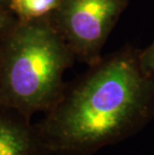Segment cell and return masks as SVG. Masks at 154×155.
Instances as JSON below:
<instances>
[{"instance_id": "7", "label": "cell", "mask_w": 154, "mask_h": 155, "mask_svg": "<svg viewBox=\"0 0 154 155\" xmlns=\"http://www.w3.org/2000/svg\"><path fill=\"white\" fill-rule=\"evenodd\" d=\"M14 15V13L6 10L5 8H0V34L7 30L17 20V17Z\"/></svg>"}, {"instance_id": "8", "label": "cell", "mask_w": 154, "mask_h": 155, "mask_svg": "<svg viewBox=\"0 0 154 155\" xmlns=\"http://www.w3.org/2000/svg\"><path fill=\"white\" fill-rule=\"evenodd\" d=\"M5 6H8V0H0V8H5Z\"/></svg>"}, {"instance_id": "3", "label": "cell", "mask_w": 154, "mask_h": 155, "mask_svg": "<svg viewBox=\"0 0 154 155\" xmlns=\"http://www.w3.org/2000/svg\"><path fill=\"white\" fill-rule=\"evenodd\" d=\"M128 0H61L51 20L75 56L96 60Z\"/></svg>"}, {"instance_id": "1", "label": "cell", "mask_w": 154, "mask_h": 155, "mask_svg": "<svg viewBox=\"0 0 154 155\" xmlns=\"http://www.w3.org/2000/svg\"><path fill=\"white\" fill-rule=\"evenodd\" d=\"M154 109V81L138 55L99 63L48 110L36 128L45 151L87 155L129 135Z\"/></svg>"}, {"instance_id": "2", "label": "cell", "mask_w": 154, "mask_h": 155, "mask_svg": "<svg viewBox=\"0 0 154 155\" xmlns=\"http://www.w3.org/2000/svg\"><path fill=\"white\" fill-rule=\"evenodd\" d=\"M74 53L50 15L19 19L0 34V105L30 118L63 94Z\"/></svg>"}, {"instance_id": "4", "label": "cell", "mask_w": 154, "mask_h": 155, "mask_svg": "<svg viewBox=\"0 0 154 155\" xmlns=\"http://www.w3.org/2000/svg\"><path fill=\"white\" fill-rule=\"evenodd\" d=\"M42 150L44 148L29 118L0 105V155H38Z\"/></svg>"}, {"instance_id": "5", "label": "cell", "mask_w": 154, "mask_h": 155, "mask_svg": "<svg viewBox=\"0 0 154 155\" xmlns=\"http://www.w3.org/2000/svg\"><path fill=\"white\" fill-rule=\"evenodd\" d=\"M60 2L61 0H8L7 7L19 19H35L50 15Z\"/></svg>"}, {"instance_id": "6", "label": "cell", "mask_w": 154, "mask_h": 155, "mask_svg": "<svg viewBox=\"0 0 154 155\" xmlns=\"http://www.w3.org/2000/svg\"><path fill=\"white\" fill-rule=\"evenodd\" d=\"M140 65L147 72L154 71V41L138 55Z\"/></svg>"}]
</instances>
